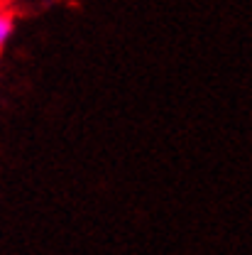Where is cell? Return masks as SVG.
<instances>
[{
	"label": "cell",
	"instance_id": "1",
	"mask_svg": "<svg viewBox=\"0 0 252 255\" xmlns=\"http://www.w3.org/2000/svg\"><path fill=\"white\" fill-rule=\"evenodd\" d=\"M12 25H15L12 15H10L7 10H0V47L10 39V34H12Z\"/></svg>",
	"mask_w": 252,
	"mask_h": 255
}]
</instances>
